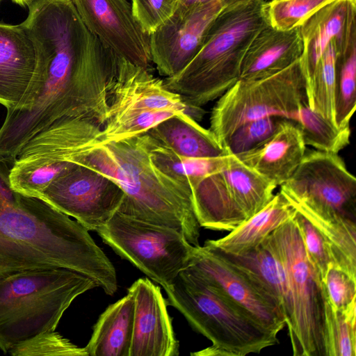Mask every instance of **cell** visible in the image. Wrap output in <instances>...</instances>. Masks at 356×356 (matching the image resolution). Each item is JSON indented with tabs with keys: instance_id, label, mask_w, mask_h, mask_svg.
I'll list each match as a JSON object with an SVG mask.
<instances>
[{
	"instance_id": "obj_1",
	"label": "cell",
	"mask_w": 356,
	"mask_h": 356,
	"mask_svg": "<svg viewBox=\"0 0 356 356\" xmlns=\"http://www.w3.org/2000/svg\"><path fill=\"white\" fill-rule=\"evenodd\" d=\"M28 8L21 24L35 48L40 91L29 109L7 110L0 127L18 149L63 122L103 127L120 59L87 29L71 0H34Z\"/></svg>"
},
{
	"instance_id": "obj_2",
	"label": "cell",
	"mask_w": 356,
	"mask_h": 356,
	"mask_svg": "<svg viewBox=\"0 0 356 356\" xmlns=\"http://www.w3.org/2000/svg\"><path fill=\"white\" fill-rule=\"evenodd\" d=\"M0 161V275L61 267L108 286L115 268L85 227L45 201L13 191Z\"/></svg>"
},
{
	"instance_id": "obj_3",
	"label": "cell",
	"mask_w": 356,
	"mask_h": 356,
	"mask_svg": "<svg viewBox=\"0 0 356 356\" xmlns=\"http://www.w3.org/2000/svg\"><path fill=\"white\" fill-rule=\"evenodd\" d=\"M116 182L124 192L118 211L174 229L193 246L200 245V225L190 181L165 172L150 157L145 133L102 143L71 160Z\"/></svg>"
},
{
	"instance_id": "obj_4",
	"label": "cell",
	"mask_w": 356,
	"mask_h": 356,
	"mask_svg": "<svg viewBox=\"0 0 356 356\" xmlns=\"http://www.w3.org/2000/svg\"><path fill=\"white\" fill-rule=\"evenodd\" d=\"M266 0H240L225 8L211 25L194 58L177 74L163 80L188 106L218 99L240 77L253 38L269 24Z\"/></svg>"
},
{
	"instance_id": "obj_5",
	"label": "cell",
	"mask_w": 356,
	"mask_h": 356,
	"mask_svg": "<svg viewBox=\"0 0 356 356\" xmlns=\"http://www.w3.org/2000/svg\"><path fill=\"white\" fill-rule=\"evenodd\" d=\"M98 287L92 278L61 267L0 275V350L56 330L63 314L85 292Z\"/></svg>"
},
{
	"instance_id": "obj_6",
	"label": "cell",
	"mask_w": 356,
	"mask_h": 356,
	"mask_svg": "<svg viewBox=\"0 0 356 356\" xmlns=\"http://www.w3.org/2000/svg\"><path fill=\"white\" fill-rule=\"evenodd\" d=\"M166 302L177 309L196 332L231 356L259 353L278 343L277 333L266 328L189 267L165 291Z\"/></svg>"
},
{
	"instance_id": "obj_7",
	"label": "cell",
	"mask_w": 356,
	"mask_h": 356,
	"mask_svg": "<svg viewBox=\"0 0 356 356\" xmlns=\"http://www.w3.org/2000/svg\"><path fill=\"white\" fill-rule=\"evenodd\" d=\"M293 218L261 244L278 261L285 274L292 309L287 329L293 355L328 356L325 286L308 262Z\"/></svg>"
},
{
	"instance_id": "obj_8",
	"label": "cell",
	"mask_w": 356,
	"mask_h": 356,
	"mask_svg": "<svg viewBox=\"0 0 356 356\" xmlns=\"http://www.w3.org/2000/svg\"><path fill=\"white\" fill-rule=\"evenodd\" d=\"M195 120L204 115L201 107L188 106L151 70L120 57L111 83L102 143L119 141L147 132L163 120L180 113Z\"/></svg>"
},
{
	"instance_id": "obj_9",
	"label": "cell",
	"mask_w": 356,
	"mask_h": 356,
	"mask_svg": "<svg viewBox=\"0 0 356 356\" xmlns=\"http://www.w3.org/2000/svg\"><path fill=\"white\" fill-rule=\"evenodd\" d=\"M276 187L229 154L191 182L198 222L215 231L230 232L244 222L272 200Z\"/></svg>"
},
{
	"instance_id": "obj_10",
	"label": "cell",
	"mask_w": 356,
	"mask_h": 356,
	"mask_svg": "<svg viewBox=\"0 0 356 356\" xmlns=\"http://www.w3.org/2000/svg\"><path fill=\"white\" fill-rule=\"evenodd\" d=\"M306 104V84L298 60L266 77L238 79L213 106L209 130L222 147L245 123L270 116L289 119Z\"/></svg>"
},
{
	"instance_id": "obj_11",
	"label": "cell",
	"mask_w": 356,
	"mask_h": 356,
	"mask_svg": "<svg viewBox=\"0 0 356 356\" xmlns=\"http://www.w3.org/2000/svg\"><path fill=\"white\" fill-rule=\"evenodd\" d=\"M96 232L103 242L165 291L188 267L194 246L178 231L116 211Z\"/></svg>"
},
{
	"instance_id": "obj_12",
	"label": "cell",
	"mask_w": 356,
	"mask_h": 356,
	"mask_svg": "<svg viewBox=\"0 0 356 356\" xmlns=\"http://www.w3.org/2000/svg\"><path fill=\"white\" fill-rule=\"evenodd\" d=\"M280 186L289 202L356 219V179L338 154L306 152L293 175Z\"/></svg>"
},
{
	"instance_id": "obj_13",
	"label": "cell",
	"mask_w": 356,
	"mask_h": 356,
	"mask_svg": "<svg viewBox=\"0 0 356 356\" xmlns=\"http://www.w3.org/2000/svg\"><path fill=\"white\" fill-rule=\"evenodd\" d=\"M124 197L122 188L111 178L71 162L40 199L96 232L118 211Z\"/></svg>"
},
{
	"instance_id": "obj_14",
	"label": "cell",
	"mask_w": 356,
	"mask_h": 356,
	"mask_svg": "<svg viewBox=\"0 0 356 356\" xmlns=\"http://www.w3.org/2000/svg\"><path fill=\"white\" fill-rule=\"evenodd\" d=\"M188 267L266 328L279 334L286 326L274 298L218 250L207 244L194 246Z\"/></svg>"
},
{
	"instance_id": "obj_15",
	"label": "cell",
	"mask_w": 356,
	"mask_h": 356,
	"mask_svg": "<svg viewBox=\"0 0 356 356\" xmlns=\"http://www.w3.org/2000/svg\"><path fill=\"white\" fill-rule=\"evenodd\" d=\"M240 0H213L187 11L177 10L150 35V53L159 74L171 77L180 72L200 50L218 15Z\"/></svg>"
},
{
	"instance_id": "obj_16",
	"label": "cell",
	"mask_w": 356,
	"mask_h": 356,
	"mask_svg": "<svg viewBox=\"0 0 356 356\" xmlns=\"http://www.w3.org/2000/svg\"><path fill=\"white\" fill-rule=\"evenodd\" d=\"M87 29L107 48L150 70V35L134 16L128 0H71Z\"/></svg>"
},
{
	"instance_id": "obj_17",
	"label": "cell",
	"mask_w": 356,
	"mask_h": 356,
	"mask_svg": "<svg viewBox=\"0 0 356 356\" xmlns=\"http://www.w3.org/2000/svg\"><path fill=\"white\" fill-rule=\"evenodd\" d=\"M34 44L21 24L0 22V104L7 110H26L40 86Z\"/></svg>"
},
{
	"instance_id": "obj_18",
	"label": "cell",
	"mask_w": 356,
	"mask_h": 356,
	"mask_svg": "<svg viewBox=\"0 0 356 356\" xmlns=\"http://www.w3.org/2000/svg\"><path fill=\"white\" fill-rule=\"evenodd\" d=\"M127 292L134 300L129 356H178L179 342L160 287L139 278Z\"/></svg>"
},
{
	"instance_id": "obj_19",
	"label": "cell",
	"mask_w": 356,
	"mask_h": 356,
	"mask_svg": "<svg viewBox=\"0 0 356 356\" xmlns=\"http://www.w3.org/2000/svg\"><path fill=\"white\" fill-rule=\"evenodd\" d=\"M299 29L303 43L299 65L307 90L330 42L335 40L339 52L356 41V4L348 0H334L312 15Z\"/></svg>"
},
{
	"instance_id": "obj_20",
	"label": "cell",
	"mask_w": 356,
	"mask_h": 356,
	"mask_svg": "<svg viewBox=\"0 0 356 356\" xmlns=\"http://www.w3.org/2000/svg\"><path fill=\"white\" fill-rule=\"evenodd\" d=\"M306 153V145L296 122L282 118L275 131L256 147L234 155L242 163L275 186L286 182Z\"/></svg>"
},
{
	"instance_id": "obj_21",
	"label": "cell",
	"mask_w": 356,
	"mask_h": 356,
	"mask_svg": "<svg viewBox=\"0 0 356 356\" xmlns=\"http://www.w3.org/2000/svg\"><path fill=\"white\" fill-rule=\"evenodd\" d=\"M303 43L299 27L283 31L269 24L253 38L244 56L239 79L276 74L299 60Z\"/></svg>"
},
{
	"instance_id": "obj_22",
	"label": "cell",
	"mask_w": 356,
	"mask_h": 356,
	"mask_svg": "<svg viewBox=\"0 0 356 356\" xmlns=\"http://www.w3.org/2000/svg\"><path fill=\"white\" fill-rule=\"evenodd\" d=\"M296 213L295 208L279 192L263 209L227 235L216 240H207L204 244L225 254H243L260 245L274 230L292 219Z\"/></svg>"
},
{
	"instance_id": "obj_23",
	"label": "cell",
	"mask_w": 356,
	"mask_h": 356,
	"mask_svg": "<svg viewBox=\"0 0 356 356\" xmlns=\"http://www.w3.org/2000/svg\"><path fill=\"white\" fill-rule=\"evenodd\" d=\"M145 133L185 158L213 159L228 154L209 129L186 113L170 117Z\"/></svg>"
},
{
	"instance_id": "obj_24",
	"label": "cell",
	"mask_w": 356,
	"mask_h": 356,
	"mask_svg": "<svg viewBox=\"0 0 356 356\" xmlns=\"http://www.w3.org/2000/svg\"><path fill=\"white\" fill-rule=\"evenodd\" d=\"M134 312V300L128 292L110 305L99 316L84 347L88 356H129Z\"/></svg>"
},
{
	"instance_id": "obj_25",
	"label": "cell",
	"mask_w": 356,
	"mask_h": 356,
	"mask_svg": "<svg viewBox=\"0 0 356 356\" xmlns=\"http://www.w3.org/2000/svg\"><path fill=\"white\" fill-rule=\"evenodd\" d=\"M317 229L327 245L331 264L356 280L355 220L329 211H320L291 203Z\"/></svg>"
},
{
	"instance_id": "obj_26",
	"label": "cell",
	"mask_w": 356,
	"mask_h": 356,
	"mask_svg": "<svg viewBox=\"0 0 356 356\" xmlns=\"http://www.w3.org/2000/svg\"><path fill=\"white\" fill-rule=\"evenodd\" d=\"M222 253L274 298L289 328L292 318L289 289L283 268L274 256L261 244L240 255Z\"/></svg>"
},
{
	"instance_id": "obj_27",
	"label": "cell",
	"mask_w": 356,
	"mask_h": 356,
	"mask_svg": "<svg viewBox=\"0 0 356 356\" xmlns=\"http://www.w3.org/2000/svg\"><path fill=\"white\" fill-rule=\"evenodd\" d=\"M289 120L297 123L305 145L316 150L338 154L350 143V127H339L307 104L292 114Z\"/></svg>"
},
{
	"instance_id": "obj_28",
	"label": "cell",
	"mask_w": 356,
	"mask_h": 356,
	"mask_svg": "<svg viewBox=\"0 0 356 356\" xmlns=\"http://www.w3.org/2000/svg\"><path fill=\"white\" fill-rule=\"evenodd\" d=\"M70 163V161L45 159L16 160L10 169V186L23 195L40 198Z\"/></svg>"
},
{
	"instance_id": "obj_29",
	"label": "cell",
	"mask_w": 356,
	"mask_h": 356,
	"mask_svg": "<svg viewBox=\"0 0 356 356\" xmlns=\"http://www.w3.org/2000/svg\"><path fill=\"white\" fill-rule=\"evenodd\" d=\"M337 55L336 40H333L318 60L312 83L307 89L308 106L336 125H337L335 120Z\"/></svg>"
},
{
	"instance_id": "obj_30",
	"label": "cell",
	"mask_w": 356,
	"mask_h": 356,
	"mask_svg": "<svg viewBox=\"0 0 356 356\" xmlns=\"http://www.w3.org/2000/svg\"><path fill=\"white\" fill-rule=\"evenodd\" d=\"M356 106V41L337 52L336 60L335 120L350 127Z\"/></svg>"
},
{
	"instance_id": "obj_31",
	"label": "cell",
	"mask_w": 356,
	"mask_h": 356,
	"mask_svg": "<svg viewBox=\"0 0 356 356\" xmlns=\"http://www.w3.org/2000/svg\"><path fill=\"white\" fill-rule=\"evenodd\" d=\"M328 356L356 355V305L346 311L334 310L325 289Z\"/></svg>"
},
{
	"instance_id": "obj_32",
	"label": "cell",
	"mask_w": 356,
	"mask_h": 356,
	"mask_svg": "<svg viewBox=\"0 0 356 356\" xmlns=\"http://www.w3.org/2000/svg\"><path fill=\"white\" fill-rule=\"evenodd\" d=\"M334 0H270L266 1L269 24L279 30L300 26L318 10Z\"/></svg>"
},
{
	"instance_id": "obj_33",
	"label": "cell",
	"mask_w": 356,
	"mask_h": 356,
	"mask_svg": "<svg viewBox=\"0 0 356 356\" xmlns=\"http://www.w3.org/2000/svg\"><path fill=\"white\" fill-rule=\"evenodd\" d=\"M13 356H88L85 348L54 331L38 334L13 347L8 353Z\"/></svg>"
},
{
	"instance_id": "obj_34",
	"label": "cell",
	"mask_w": 356,
	"mask_h": 356,
	"mask_svg": "<svg viewBox=\"0 0 356 356\" xmlns=\"http://www.w3.org/2000/svg\"><path fill=\"white\" fill-rule=\"evenodd\" d=\"M282 118L270 116L245 123L235 130L222 147L232 155L248 152L268 138L275 131Z\"/></svg>"
},
{
	"instance_id": "obj_35",
	"label": "cell",
	"mask_w": 356,
	"mask_h": 356,
	"mask_svg": "<svg viewBox=\"0 0 356 356\" xmlns=\"http://www.w3.org/2000/svg\"><path fill=\"white\" fill-rule=\"evenodd\" d=\"M293 219L300 234L308 262L324 284L331 264L325 242L317 229L302 214L296 211Z\"/></svg>"
},
{
	"instance_id": "obj_36",
	"label": "cell",
	"mask_w": 356,
	"mask_h": 356,
	"mask_svg": "<svg viewBox=\"0 0 356 356\" xmlns=\"http://www.w3.org/2000/svg\"><path fill=\"white\" fill-rule=\"evenodd\" d=\"M181 0H131L134 16L149 35L168 20L177 10Z\"/></svg>"
},
{
	"instance_id": "obj_37",
	"label": "cell",
	"mask_w": 356,
	"mask_h": 356,
	"mask_svg": "<svg viewBox=\"0 0 356 356\" xmlns=\"http://www.w3.org/2000/svg\"><path fill=\"white\" fill-rule=\"evenodd\" d=\"M324 286L334 310L346 311L356 305V280L332 264L329 265Z\"/></svg>"
},
{
	"instance_id": "obj_38",
	"label": "cell",
	"mask_w": 356,
	"mask_h": 356,
	"mask_svg": "<svg viewBox=\"0 0 356 356\" xmlns=\"http://www.w3.org/2000/svg\"><path fill=\"white\" fill-rule=\"evenodd\" d=\"M213 0H181L178 10L187 11Z\"/></svg>"
},
{
	"instance_id": "obj_39",
	"label": "cell",
	"mask_w": 356,
	"mask_h": 356,
	"mask_svg": "<svg viewBox=\"0 0 356 356\" xmlns=\"http://www.w3.org/2000/svg\"><path fill=\"white\" fill-rule=\"evenodd\" d=\"M34 0H11L13 3L23 7L28 6Z\"/></svg>"
},
{
	"instance_id": "obj_40",
	"label": "cell",
	"mask_w": 356,
	"mask_h": 356,
	"mask_svg": "<svg viewBox=\"0 0 356 356\" xmlns=\"http://www.w3.org/2000/svg\"><path fill=\"white\" fill-rule=\"evenodd\" d=\"M348 1L354 4H356V0H348Z\"/></svg>"
},
{
	"instance_id": "obj_41",
	"label": "cell",
	"mask_w": 356,
	"mask_h": 356,
	"mask_svg": "<svg viewBox=\"0 0 356 356\" xmlns=\"http://www.w3.org/2000/svg\"><path fill=\"white\" fill-rule=\"evenodd\" d=\"M266 1H270V0H266Z\"/></svg>"
},
{
	"instance_id": "obj_42",
	"label": "cell",
	"mask_w": 356,
	"mask_h": 356,
	"mask_svg": "<svg viewBox=\"0 0 356 356\" xmlns=\"http://www.w3.org/2000/svg\"><path fill=\"white\" fill-rule=\"evenodd\" d=\"M1 0H0V3H1Z\"/></svg>"
}]
</instances>
